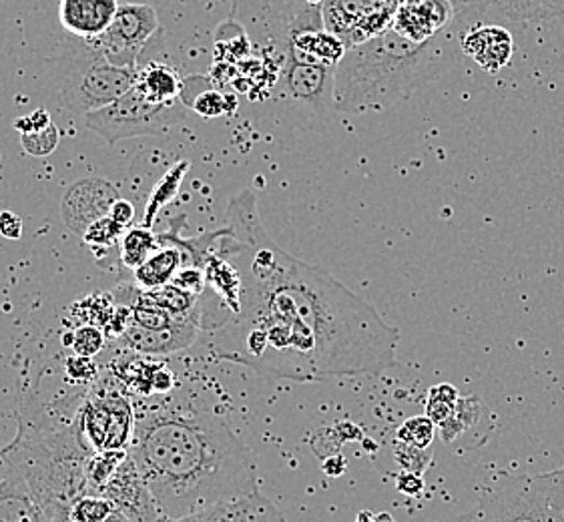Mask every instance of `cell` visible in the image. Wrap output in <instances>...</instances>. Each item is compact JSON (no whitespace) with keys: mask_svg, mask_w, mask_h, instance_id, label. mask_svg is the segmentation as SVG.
I'll return each mask as SVG.
<instances>
[{"mask_svg":"<svg viewBox=\"0 0 564 522\" xmlns=\"http://www.w3.org/2000/svg\"><path fill=\"white\" fill-rule=\"evenodd\" d=\"M127 456V450H107L90 455L85 465V494L101 497L102 489L111 482V478L119 470V466L123 465Z\"/></svg>","mask_w":564,"mask_h":522,"instance_id":"obj_21","label":"cell"},{"mask_svg":"<svg viewBox=\"0 0 564 522\" xmlns=\"http://www.w3.org/2000/svg\"><path fill=\"white\" fill-rule=\"evenodd\" d=\"M394 456L395 460L404 466L406 472L422 475L426 470V466H429L432 450H420V448H414V446H408V444L395 441Z\"/></svg>","mask_w":564,"mask_h":522,"instance_id":"obj_31","label":"cell"},{"mask_svg":"<svg viewBox=\"0 0 564 522\" xmlns=\"http://www.w3.org/2000/svg\"><path fill=\"white\" fill-rule=\"evenodd\" d=\"M458 400H460V392L452 384L430 388L429 398H426V416L436 426H441L451 418Z\"/></svg>","mask_w":564,"mask_h":522,"instance_id":"obj_26","label":"cell"},{"mask_svg":"<svg viewBox=\"0 0 564 522\" xmlns=\"http://www.w3.org/2000/svg\"><path fill=\"white\" fill-rule=\"evenodd\" d=\"M65 368H67L68 378H73V380H77V382H90V380H95L97 374H99V370H97V366L93 362V358H83V356L68 358Z\"/></svg>","mask_w":564,"mask_h":522,"instance_id":"obj_35","label":"cell"},{"mask_svg":"<svg viewBox=\"0 0 564 522\" xmlns=\"http://www.w3.org/2000/svg\"><path fill=\"white\" fill-rule=\"evenodd\" d=\"M398 489H400V492H404V494H417L420 490L424 489V480L420 478V475L404 470L398 477Z\"/></svg>","mask_w":564,"mask_h":522,"instance_id":"obj_40","label":"cell"},{"mask_svg":"<svg viewBox=\"0 0 564 522\" xmlns=\"http://www.w3.org/2000/svg\"><path fill=\"white\" fill-rule=\"evenodd\" d=\"M101 497L111 500L115 511L121 512L129 521H167L163 512L159 511L158 500L153 499L145 478L139 472L131 456L124 458L123 465L119 466L111 482L102 489Z\"/></svg>","mask_w":564,"mask_h":522,"instance_id":"obj_12","label":"cell"},{"mask_svg":"<svg viewBox=\"0 0 564 522\" xmlns=\"http://www.w3.org/2000/svg\"><path fill=\"white\" fill-rule=\"evenodd\" d=\"M456 17H458V24H473L480 23L486 14L490 12V7L495 0H451Z\"/></svg>","mask_w":564,"mask_h":522,"instance_id":"obj_32","label":"cell"},{"mask_svg":"<svg viewBox=\"0 0 564 522\" xmlns=\"http://www.w3.org/2000/svg\"><path fill=\"white\" fill-rule=\"evenodd\" d=\"M224 258L239 261V309L215 331L212 352L258 374L294 382L378 376L398 363L400 331L332 273L270 238L256 195L227 205Z\"/></svg>","mask_w":564,"mask_h":522,"instance_id":"obj_1","label":"cell"},{"mask_svg":"<svg viewBox=\"0 0 564 522\" xmlns=\"http://www.w3.org/2000/svg\"><path fill=\"white\" fill-rule=\"evenodd\" d=\"M334 70L294 61L285 63L280 68V91L314 121H326L329 111H334Z\"/></svg>","mask_w":564,"mask_h":522,"instance_id":"obj_10","label":"cell"},{"mask_svg":"<svg viewBox=\"0 0 564 522\" xmlns=\"http://www.w3.org/2000/svg\"><path fill=\"white\" fill-rule=\"evenodd\" d=\"M161 33L158 12L149 4H123L109 31L90 45L117 67H139L149 41Z\"/></svg>","mask_w":564,"mask_h":522,"instance_id":"obj_8","label":"cell"},{"mask_svg":"<svg viewBox=\"0 0 564 522\" xmlns=\"http://www.w3.org/2000/svg\"><path fill=\"white\" fill-rule=\"evenodd\" d=\"M185 115L187 109L183 101L158 105L133 87L119 101L85 115V126L107 143H117L131 137L165 135L180 126Z\"/></svg>","mask_w":564,"mask_h":522,"instance_id":"obj_6","label":"cell"},{"mask_svg":"<svg viewBox=\"0 0 564 522\" xmlns=\"http://www.w3.org/2000/svg\"><path fill=\"white\" fill-rule=\"evenodd\" d=\"M135 418L124 388L111 376V380L99 387L95 382L83 398L75 416V432L89 455L127 450L135 431Z\"/></svg>","mask_w":564,"mask_h":522,"instance_id":"obj_5","label":"cell"},{"mask_svg":"<svg viewBox=\"0 0 564 522\" xmlns=\"http://www.w3.org/2000/svg\"><path fill=\"white\" fill-rule=\"evenodd\" d=\"M460 51L485 73L497 75L514 57V36L498 23H476L464 31Z\"/></svg>","mask_w":564,"mask_h":522,"instance_id":"obj_14","label":"cell"},{"mask_svg":"<svg viewBox=\"0 0 564 522\" xmlns=\"http://www.w3.org/2000/svg\"><path fill=\"white\" fill-rule=\"evenodd\" d=\"M158 243V236L145 226L127 229L121 239V261L124 268L135 272L141 263H145L159 250Z\"/></svg>","mask_w":564,"mask_h":522,"instance_id":"obj_22","label":"cell"},{"mask_svg":"<svg viewBox=\"0 0 564 522\" xmlns=\"http://www.w3.org/2000/svg\"><path fill=\"white\" fill-rule=\"evenodd\" d=\"M0 236L7 239H21L23 219L12 211H0Z\"/></svg>","mask_w":564,"mask_h":522,"instance_id":"obj_38","label":"cell"},{"mask_svg":"<svg viewBox=\"0 0 564 522\" xmlns=\"http://www.w3.org/2000/svg\"><path fill=\"white\" fill-rule=\"evenodd\" d=\"M53 126L51 121V113L46 109H36L33 113L24 115L14 119V129L19 131V135H26V133H36L41 129Z\"/></svg>","mask_w":564,"mask_h":522,"instance_id":"obj_36","label":"cell"},{"mask_svg":"<svg viewBox=\"0 0 564 522\" xmlns=\"http://www.w3.org/2000/svg\"><path fill=\"white\" fill-rule=\"evenodd\" d=\"M187 167H189V163H185V161L175 165L173 170L167 171V175L153 189V194L149 197L148 211H145V226L148 228H151V224L155 221L161 207H165L175 195L180 194L181 182L187 173Z\"/></svg>","mask_w":564,"mask_h":522,"instance_id":"obj_24","label":"cell"},{"mask_svg":"<svg viewBox=\"0 0 564 522\" xmlns=\"http://www.w3.org/2000/svg\"><path fill=\"white\" fill-rule=\"evenodd\" d=\"M310 2H312V4H319V7H322V2H324V0H310Z\"/></svg>","mask_w":564,"mask_h":522,"instance_id":"obj_42","label":"cell"},{"mask_svg":"<svg viewBox=\"0 0 564 522\" xmlns=\"http://www.w3.org/2000/svg\"><path fill=\"white\" fill-rule=\"evenodd\" d=\"M444 36L416 45L390 26L346 48L334 70V111L370 113L406 101L441 73L446 61Z\"/></svg>","mask_w":564,"mask_h":522,"instance_id":"obj_3","label":"cell"},{"mask_svg":"<svg viewBox=\"0 0 564 522\" xmlns=\"http://www.w3.org/2000/svg\"><path fill=\"white\" fill-rule=\"evenodd\" d=\"M105 522H133V521H129V519H127V516H123V514H121V512L115 511L113 514H111V516H109V519H107V521H105Z\"/></svg>","mask_w":564,"mask_h":522,"instance_id":"obj_41","label":"cell"},{"mask_svg":"<svg viewBox=\"0 0 564 522\" xmlns=\"http://www.w3.org/2000/svg\"><path fill=\"white\" fill-rule=\"evenodd\" d=\"M139 67H117L87 43V57L77 58L61 87V101L75 113L89 115L119 101L135 87Z\"/></svg>","mask_w":564,"mask_h":522,"instance_id":"obj_7","label":"cell"},{"mask_svg":"<svg viewBox=\"0 0 564 522\" xmlns=\"http://www.w3.org/2000/svg\"><path fill=\"white\" fill-rule=\"evenodd\" d=\"M105 346V336L97 326H80L73 331V341H70V350L75 356L83 358H93L95 354H99Z\"/></svg>","mask_w":564,"mask_h":522,"instance_id":"obj_30","label":"cell"},{"mask_svg":"<svg viewBox=\"0 0 564 522\" xmlns=\"http://www.w3.org/2000/svg\"><path fill=\"white\" fill-rule=\"evenodd\" d=\"M58 143H61V131L55 123L36 133L21 135V145L33 157H48L58 148Z\"/></svg>","mask_w":564,"mask_h":522,"instance_id":"obj_29","label":"cell"},{"mask_svg":"<svg viewBox=\"0 0 564 522\" xmlns=\"http://www.w3.org/2000/svg\"><path fill=\"white\" fill-rule=\"evenodd\" d=\"M193 111L204 117V119H215L219 115H224L227 111L226 97L215 89H205L204 93L197 95V99L193 101Z\"/></svg>","mask_w":564,"mask_h":522,"instance_id":"obj_33","label":"cell"},{"mask_svg":"<svg viewBox=\"0 0 564 522\" xmlns=\"http://www.w3.org/2000/svg\"><path fill=\"white\" fill-rule=\"evenodd\" d=\"M175 387H177L175 376L171 374L167 368L155 366V372H153V378H151L153 394H165L167 396L171 392H175Z\"/></svg>","mask_w":564,"mask_h":522,"instance_id":"obj_37","label":"cell"},{"mask_svg":"<svg viewBox=\"0 0 564 522\" xmlns=\"http://www.w3.org/2000/svg\"><path fill=\"white\" fill-rule=\"evenodd\" d=\"M135 89L151 102L173 105L181 101L183 83L175 68L161 61H149L145 67H139Z\"/></svg>","mask_w":564,"mask_h":522,"instance_id":"obj_19","label":"cell"},{"mask_svg":"<svg viewBox=\"0 0 564 522\" xmlns=\"http://www.w3.org/2000/svg\"><path fill=\"white\" fill-rule=\"evenodd\" d=\"M121 233H124V228H121L119 224H115L113 219L107 216L99 219V221H95L83 233V239H85V243L89 246L90 250L97 253L99 250H111L115 243L119 241V238H121Z\"/></svg>","mask_w":564,"mask_h":522,"instance_id":"obj_28","label":"cell"},{"mask_svg":"<svg viewBox=\"0 0 564 522\" xmlns=\"http://www.w3.org/2000/svg\"><path fill=\"white\" fill-rule=\"evenodd\" d=\"M115 512L113 502L99 494H80L68 507V522H105Z\"/></svg>","mask_w":564,"mask_h":522,"instance_id":"obj_25","label":"cell"},{"mask_svg":"<svg viewBox=\"0 0 564 522\" xmlns=\"http://www.w3.org/2000/svg\"><path fill=\"white\" fill-rule=\"evenodd\" d=\"M199 329L202 328L189 319H183L180 324L165 329L141 328L131 322L121 338L137 352L171 354L192 346L193 341L197 340Z\"/></svg>","mask_w":564,"mask_h":522,"instance_id":"obj_17","label":"cell"},{"mask_svg":"<svg viewBox=\"0 0 564 522\" xmlns=\"http://www.w3.org/2000/svg\"><path fill=\"white\" fill-rule=\"evenodd\" d=\"M109 217L113 219L115 224H119L121 228L127 229L133 224V219H135V207H133L131 202H127V199H119V202H115L113 207H111Z\"/></svg>","mask_w":564,"mask_h":522,"instance_id":"obj_39","label":"cell"},{"mask_svg":"<svg viewBox=\"0 0 564 522\" xmlns=\"http://www.w3.org/2000/svg\"><path fill=\"white\" fill-rule=\"evenodd\" d=\"M482 410L485 409H482V404H480L478 398L460 396L456 409L452 412L451 418L438 426L444 444H451L454 438H458V436L468 431V428H473L476 422H478V418H480Z\"/></svg>","mask_w":564,"mask_h":522,"instance_id":"obj_23","label":"cell"},{"mask_svg":"<svg viewBox=\"0 0 564 522\" xmlns=\"http://www.w3.org/2000/svg\"><path fill=\"white\" fill-rule=\"evenodd\" d=\"M561 522H564V516H563V521H561Z\"/></svg>","mask_w":564,"mask_h":522,"instance_id":"obj_43","label":"cell"},{"mask_svg":"<svg viewBox=\"0 0 564 522\" xmlns=\"http://www.w3.org/2000/svg\"><path fill=\"white\" fill-rule=\"evenodd\" d=\"M181 270V250L180 246H170V248H159L145 263H141L133 272L135 284L151 292L170 285L175 275Z\"/></svg>","mask_w":564,"mask_h":522,"instance_id":"obj_20","label":"cell"},{"mask_svg":"<svg viewBox=\"0 0 564 522\" xmlns=\"http://www.w3.org/2000/svg\"><path fill=\"white\" fill-rule=\"evenodd\" d=\"M165 522H288L282 511L258 492L239 499L224 500L215 507L195 512L183 519H167Z\"/></svg>","mask_w":564,"mask_h":522,"instance_id":"obj_16","label":"cell"},{"mask_svg":"<svg viewBox=\"0 0 564 522\" xmlns=\"http://www.w3.org/2000/svg\"><path fill=\"white\" fill-rule=\"evenodd\" d=\"M434 434H436V424L430 421L429 416H414V418H408L398 428L395 441L420 450H430V446L434 443Z\"/></svg>","mask_w":564,"mask_h":522,"instance_id":"obj_27","label":"cell"},{"mask_svg":"<svg viewBox=\"0 0 564 522\" xmlns=\"http://www.w3.org/2000/svg\"><path fill=\"white\" fill-rule=\"evenodd\" d=\"M173 285H177L183 292H189V294L202 295V292L207 285L204 272L197 270V268H183L180 273L175 275V280L171 282Z\"/></svg>","mask_w":564,"mask_h":522,"instance_id":"obj_34","label":"cell"},{"mask_svg":"<svg viewBox=\"0 0 564 522\" xmlns=\"http://www.w3.org/2000/svg\"><path fill=\"white\" fill-rule=\"evenodd\" d=\"M119 192L113 183L95 177H85L68 185L61 204L63 224L73 233L83 236L87 229L102 217L111 214L115 202H119Z\"/></svg>","mask_w":564,"mask_h":522,"instance_id":"obj_11","label":"cell"},{"mask_svg":"<svg viewBox=\"0 0 564 522\" xmlns=\"http://www.w3.org/2000/svg\"><path fill=\"white\" fill-rule=\"evenodd\" d=\"M564 466L542 475L505 477L478 494L475 511L460 522H561Z\"/></svg>","mask_w":564,"mask_h":522,"instance_id":"obj_4","label":"cell"},{"mask_svg":"<svg viewBox=\"0 0 564 522\" xmlns=\"http://www.w3.org/2000/svg\"><path fill=\"white\" fill-rule=\"evenodd\" d=\"M400 2L402 0H324L322 17L327 31L350 48L388 31Z\"/></svg>","mask_w":564,"mask_h":522,"instance_id":"obj_9","label":"cell"},{"mask_svg":"<svg viewBox=\"0 0 564 522\" xmlns=\"http://www.w3.org/2000/svg\"><path fill=\"white\" fill-rule=\"evenodd\" d=\"M119 9V0H61L58 19L68 33L93 43L109 31Z\"/></svg>","mask_w":564,"mask_h":522,"instance_id":"obj_15","label":"cell"},{"mask_svg":"<svg viewBox=\"0 0 564 522\" xmlns=\"http://www.w3.org/2000/svg\"><path fill=\"white\" fill-rule=\"evenodd\" d=\"M490 17L514 24H544L564 19V0H495Z\"/></svg>","mask_w":564,"mask_h":522,"instance_id":"obj_18","label":"cell"},{"mask_svg":"<svg viewBox=\"0 0 564 522\" xmlns=\"http://www.w3.org/2000/svg\"><path fill=\"white\" fill-rule=\"evenodd\" d=\"M458 24L451 0H402L392 21L395 33L422 45L448 33Z\"/></svg>","mask_w":564,"mask_h":522,"instance_id":"obj_13","label":"cell"},{"mask_svg":"<svg viewBox=\"0 0 564 522\" xmlns=\"http://www.w3.org/2000/svg\"><path fill=\"white\" fill-rule=\"evenodd\" d=\"M165 519H183L260 490L248 446L226 416L192 396L167 394L135 418L127 448Z\"/></svg>","mask_w":564,"mask_h":522,"instance_id":"obj_2","label":"cell"}]
</instances>
